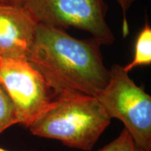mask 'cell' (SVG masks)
<instances>
[{
	"label": "cell",
	"instance_id": "obj_1",
	"mask_svg": "<svg viewBox=\"0 0 151 151\" xmlns=\"http://www.w3.org/2000/svg\"><path fill=\"white\" fill-rule=\"evenodd\" d=\"M55 98L96 97L109 69L95 39H78L60 28L39 23L27 56Z\"/></svg>",
	"mask_w": 151,
	"mask_h": 151
},
{
	"label": "cell",
	"instance_id": "obj_2",
	"mask_svg": "<svg viewBox=\"0 0 151 151\" xmlns=\"http://www.w3.org/2000/svg\"><path fill=\"white\" fill-rule=\"evenodd\" d=\"M111 120L95 97L55 98L28 129L37 137L90 151Z\"/></svg>",
	"mask_w": 151,
	"mask_h": 151
},
{
	"label": "cell",
	"instance_id": "obj_3",
	"mask_svg": "<svg viewBox=\"0 0 151 151\" xmlns=\"http://www.w3.org/2000/svg\"><path fill=\"white\" fill-rule=\"evenodd\" d=\"M109 118L124 124L139 151H151V97L117 64L106 86L95 97Z\"/></svg>",
	"mask_w": 151,
	"mask_h": 151
},
{
	"label": "cell",
	"instance_id": "obj_4",
	"mask_svg": "<svg viewBox=\"0 0 151 151\" xmlns=\"http://www.w3.org/2000/svg\"><path fill=\"white\" fill-rule=\"evenodd\" d=\"M23 6L38 23L84 30L100 45H110L115 41L106 20L104 0H25Z\"/></svg>",
	"mask_w": 151,
	"mask_h": 151
},
{
	"label": "cell",
	"instance_id": "obj_5",
	"mask_svg": "<svg viewBox=\"0 0 151 151\" xmlns=\"http://www.w3.org/2000/svg\"><path fill=\"white\" fill-rule=\"evenodd\" d=\"M0 83L14 103L18 124L27 128L55 99L26 58H0Z\"/></svg>",
	"mask_w": 151,
	"mask_h": 151
},
{
	"label": "cell",
	"instance_id": "obj_6",
	"mask_svg": "<svg viewBox=\"0 0 151 151\" xmlns=\"http://www.w3.org/2000/svg\"><path fill=\"white\" fill-rule=\"evenodd\" d=\"M38 22L23 5H0V58H26Z\"/></svg>",
	"mask_w": 151,
	"mask_h": 151
},
{
	"label": "cell",
	"instance_id": "obj_7",
	"mask_svg": "<svg viewBox=\"0 0 151 151\" xmlns=\"http://www.w3.org/2000/svg\"><path fill=\"white\" fill-rule=\"evenodd\" d=\"M150 63L151 27L146 22L137 38L133 60L127 65L123 67V69L126 72L129 73L136 67L149 65Z\"/></svg>",
	"mask_w": 151,
	"mask_h": 151
},
{
	"label": "cell",
	"instance_id": "obj_8",
	"mask_svg": "<svg viewBox=\"0 0 151 151\" xmlns=\"http://www.w3.org/2000/svg\"><path fill=\"white\" fill-rule=\"evenodd\" d=\"M15 124L18 120L14 104L0 83V134Z\"/></svg>",
	"mask_w": 151,
	"mask_h": 151
},
{
	"label": "cell",
	"instance_id": "obj_9",
	"mask_svg": "<svg viewBox=\"0 0 151 151\" xmlns=\"http://www.w3.org/2000/svg\"><path fill=\"white\" fill-rule=\"evenodd\" d=\"M98 151H139L125 128L116 139Z\"/></svg>",
	"mask_w": 151,
	"mask_h": 151
},
{
	"label": "cell",
	"instance_id": "obj_10",
	"mask_svg": "<svg viewBox=\"0 0 151 151\" xmlns=\"http://www.w3.org/2000/svg\"><path fill=\"white\" fill-rule=\"evenodd\" d=\"M117 2L118 3L120 9L122 12V17H123V34L126 36L129 32L128 30V24L127 20V13L131 5L134 3L135 0H116Z\"/></svg>",
	"mask_w": 151,
	"mask_h": 151
},
{
	"label": "cell",
	"instance_id": "obj_11",
	"mask_svg": "<svg viewBox=\"0 0 151 151\" xmlns=\"http://www.w3.org/2000/svg\"><path fill=\"white\" fill-rule=\"evenodd\" d=\"M25 0H0V5H23Z\"/></svg>",
	"mask_w": 151,
	"mask_h": 151
},
{
	"label": "cell",
	"instance_id": "obj_12",
	"mask_svg": "<svg viewBox=\"0 0 151 151\" xmlns=\"http://www.w3.org/2000/svg\"><path fill=\"white\" fill-rule=\"evenodd\" d=\"M0 151H9V150H5V149H3V148H0ZM28 151H37V150H28Z\"/></svg>",
	"mask_w": 151,
	"mask_h": 151
}]
</instances>
